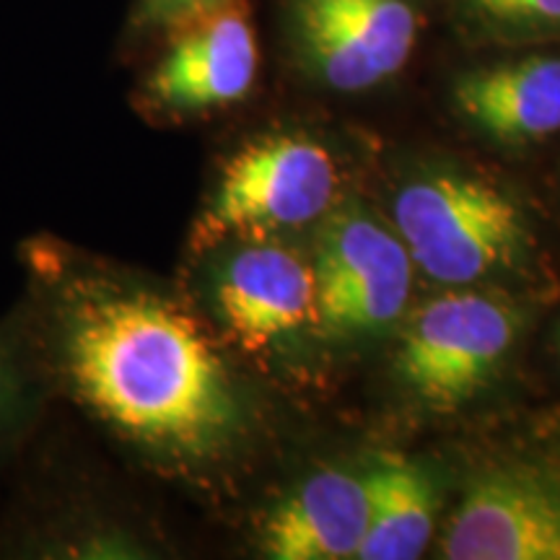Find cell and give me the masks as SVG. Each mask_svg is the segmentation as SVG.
<instances>
[{
  "instance_id": "6da1fadb",
  "label": "cell",
  "mask_w": 560,
  "mask_h": 560,
  "mask_svg": "<svg viewBox=\"0 0 560 560\" xmlns=\"http://www.w3.org/2000/svg\"><path fill=\"white\" fill-rule=\"evenodd\" d=\"M52 392L138 467L206 490L247 446L252 405L226 346L164 278L34 236L21 247Z\"/></svg>"
},
{
  "instance_id": "7a4b0ae2",
  "label": "cell",
  "mask_w": 560,
  "mask_h": 560,
  "mask_svg": "<svg viewBox=\"0 0 560 560\" xmlns=\"http://www.w3.org/2000/svg\"><path fill=\"white\" fill-rule=\"evenodd\" d=\"M340 202L338 161L317 138L276 130L231 153L195 219V255L240 240H283L317 229Z\"/></svg>"
},
{
  "instance_id": "3957f363",
  "label": "cell",
  "mask_w": 560,
  "mask_h": 560,
  "mask_svg": "<svg viewBox=\"0 0 560 560\" xmlns=\"http://www.w3.org/2000/svg\"><path fill=\"white\" fill-rule=\"evenodd\" d=\"M198 257L202 314L223 346L272 361L322 338L312 252L280 240H240Z\"/></svg>"
},
{
  "instance_id": "277c9868",
  "label": "cell",
  "mask_w": 560,
  "mask_h": 560,
  "mask_svg": "<svg viewBox=\"0 0 560 560\" xmlns=\"http://www.w3.org/2000/svg\"><path fill=\"white\" fill-rule=\"evenodd\" d=\"M392 219L412 262L444 285H470L516 262L529 242L522 208L462 172L420 174L400 187Z\"/></svg>"
},
{
  "instance_id": "5b68a950",
  "label": "cell",
  "mask_w": 560,
  "mask_h": 560,
  "mask_svg": "<svg viewBox=\"0 0 560 560\" xmlns=\"http://www.w3.org/2000/svg\"><path fill=\"white\" fill-rule=\"evenodd\" d=\"M156 58L136 86L140 115L182 122L242 102L260 70L247 0H208L182 11L156 34Z\"/></svg>"
},
{
  "instance_id": "8992f818",
  "label": "cell",
  "mask_w": 560,
  "mask_h": 560,
  "mask_svg": "<svg viewBox=\"0 0 560 560\" xmlns=\"http://www.w3.org/2000/svg\"><path fill=\"white\" fill-rule=\"evenodd\" d=\"M520 327V314L488 293L431 299L405 319L392 361L397 382L423 408L459 410L499 376Z\"/></svg>"
},
{
  "instance_id": "52a82bcc",
  "label": "cell",
  "mask_w": 560,
  "mask_h": 560,
  "mask_svg": "<svg viewBox=\"0 0 560 560\" xmlns=\"http://www.w3.org/2000/svg\"><path fill=\"white\" fill-rule=\"evenodd\" d=\"M312 265L322 340L376 338L405 317L416 262L400 234L359 202H338L319 223Z\"/></svg>"
},
{
  "instance_id": "ba28073f",
  "label": "cell",
  "mask_w": 560,
  "mask_h": 560,
  "mask_svg": "<svg viewBox=\"0 0 560 560\" xmlns=\"http://www.w3.org/2000/svg\"><path fill=\"white\" fill-rule=\"evenodd\" d=\"M289 50L306 79L338 94L382 86L420 37L416 0H285Z\"/></svg>"
},
{
  "instance_id": "9c48e42d",
  "label": "cell",
  "mask_w": 560,
  "mask_h": 560,
  "mask_svg": "<svg viewBox=\"0 0 560 560\" xmlns=\"http://www.w3.org/2000/svg\"><path fill=\"white\" fill-rule=\"evenodd\" d=\"M441 558L560 560V470L514 462L475 475L446 524Z\"/></svg>"
},
{
  "instance_id": "30bf717a",
  "label": "cell",
  "mask_w": 560,
  "mask_h": 560,
  "mask_svg": "<svg viewBox=\"0 0 560 560\" xmlns=\"http://www.w3.org/2000/svg\"><path fill=\"white\" fill-rule=\"evenodd\" d=\"M371 522L366 470L322 467L272 503L257 550L272 560H359Z\"/></svg>"
},
{
  "instance_id": "8fae6325",
  "label": "cell",
  "mask_w": 560,
  "mask_h": 560,
  "mask_svg": "<svg viewBox=\"0 0 560 560\" xmlns=\"http://www.w3.org/2000/svg\"><path fill=\"white\" fill-rule=\"evenodd\" d=\"M457 115L499 143H535L560 130V58L495 62L454 81Z\"/></svg>"
},
{
  "instance_id": "7c38bea8",
  "label": "cell",
  "mask_w": 560,
  "mask_h": 560,
  "mask_svg": "<svg viewBox=\"0 0 560 560\" xmlns=\"http://www.w3.org/2000/svg\"><path fill=\"white\" fill-rule=\"evenodd\" d=\"M371 522L359 560H416L429 548L441 509V488L431 467L382 454L366 467Z\"/></svg>"
},
{
  "instance_id": "4fadbf2b",
  "label": "cell",
  "mask_w": 560,
  "mask_h": 560,
  "mask_svg": "<svg viewBox=\"0 0 560 560\" xmlns=\"http://www.w3.org/2000/svg\"><path fill=\"white\" fill-rule=\"evenodd\" d=\"M52 395L26 304L0 319V465L24 444Z\"/></svg>"
},
{
  "instance_id": "5bb4252c",
  "label": "cell",
  "mask_w": 560,
  "mask_h": 560,
  "mask_svg": "<svg viewBox=\"0 0 560 560\" xmlns=\"http://www.w3.org/2000/svg\"><path fill=\"white\" fill-rule=\"evenodd\" d=\"M480 19L514 32H560V0H467Z\"/></svg>"
},
{
  "instance_id": "9a60e30c",
  "label": "cell",
  "mask_w": 560,
  "mask_h": 560,
  "mask_svg": "<svg viewBox=\"0 0 560 560\" xmlns=\"http://www.w3.org/2000/svg\"><path fill=\"white\" fill-rule=\"evenodd\" d=\"M200 3H208V0H132L128 34L138 39L156 37L161 26L170 24V21L174 16H179L182 11Z\"/></svg>"
}]
</instances>
